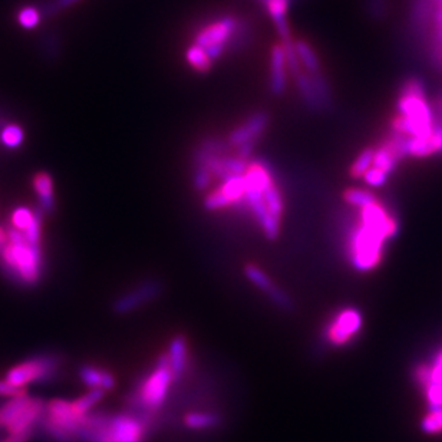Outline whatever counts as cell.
<instances>
[{
    "label": "cell",
    "instance_id": "e0dca14e",
    "mask_svg": "<svg viewBox=\"0 0 442 442\" xmlns=\"http://www.w3.org/2000/svg\"><path fill=\"white\" fill-rule=\"evenodd\" d=\"M79 376L83 384L91 389H102L106 392L115 387L113 375L94 365H83L79 369Z\"/></svg>",
    "mask_w": 442,
    "mask_h": 442
},
{
    "label": "cell",
    "instance_id": "ab89813d",
    "mask_svg": "<svg viewBox=\"0 0 442 442\" xmlns=\"http://www.w3.org/2000/svg\"><path fill=\"white\" fill-rule=\"evenodd\" d=\"M388 177H389V174H387L385 171H382V170H379L376 167H371L364 174L362 179L366 183V186H369V187H380V186H384L387 183Z\"/></svg>",
    "mask_w": 442,
    "mask_h": 442
},
{
    "label": "cell",
    "instance_id": "7dc6e473",
    "mask_svg": "<svg viewBox=\"0 0 442 442\" xmlns=\"http://www.w3.org/2000/svg\"><path fill=\"white\" fill-rule=\"evenodd\" d=\"M34 431H26V432H20V434H12L9 438H6L2 442H27L31 439Z\"/></svg>",
    "mask_w": 442,
    "mask_h": 442
},
{
    "label": "cell",
    "instance_id": "ac0fdd59",
    "mask_svg": "<svg viewBox=\"0 0 442 442\" xmlns=\"http://www.w3.org/2000/svg\"><path fill=\"white\" fill-rule=\"evenodd\" d=\"M167 358H168L174 379L181 378L187 369V358H188L187 340L184 336L179 335L170 342V349L167 353Z\"/></svg>",
    "mask_w": 442,
    "mask_h": 442
},
{
    "label": "cell",
    "instance_id": "603a6c76",
    "mask_svg": "<svg viewBox=\"0 0 442 442\" xmlns=\"http://www.w3.org/2000/svg\"><path fill=\"white\" fill-rule=\"evenodd\" d=\"M294 82H296L299 94L302 95V99L308 108H310L315 112L325 111V108H323V105L317 97V92H316L315 86L312 83V79L306 71H302L301 74L294 76Z\"/></svg>",
    "mask_w": 442,
    "mask_h": 442
},
{
    "label": "cell",
    "instance_id": "4fadbf2b",
    "mask_svg": "<svg viewBox=\"0 0 442 442\" xmlns=\"http://www.w3.org/2000/svg\"><path fill=\"white\" fill-rule=\"evenodd\" d=\"M269 123H270V116L268 112H264V111L254 112L242 125H239L228 135L227 141L233 149H235V146H239L247 141L258 139L263 135V132L268 130Z\"/></svg>",
    "mask_w": 442,
    "mask_h": 442
},
{
    "label": "cell",
    "instance_id": "6da1fadb",
    "mask_svg": "<svg viewBox=\"0 0 442 442\" xmlns=\"http://www.w3.org/2000/svg\"><path fill=\"white\" fill-rule=\"evenodd\" d=\"M398 113L392 118L391 130L406 138L427 137L434 132V112L428 104L421 79L408 78L399 91Z\"/></svg>",
    "mask_w": 442,
    "mask_h": 442
},
{
    "label": "cell",
    "instance_id": "ba28073f",
    "mask_svg": "<svg viewBox=\"0 0 442 442\" xmlns=\"http://www.w3.org/2000/svg\"><path fill=\"white\" fill-rule=\"evenodd\" d=\"M240 23L242 19L231 15L213 20L200 29L194 38V43L205 50L212 62H216L226 50H228L231 41L239 31Z\"/></svg>",
    "mask_w": 442,
    "mask_h": 442
},
{
    "label": "cell",
    "instance_id": "5b68a950",
    "mask_svg": "<svg viewBox=\"0 0 442 442\" xmlns=\"http://www.w3.org/2000/svg\"><path fill=\"white\" fill-rule=\"evenodd\" d=\"M2 264L25 284H36L41 277L42 253L39 246L22 240H8L0 249Z\"/></svg>",
    "mask_w": 442,
    "mask_h": 442
},
{
    "label": "cell",
    "instance_id": "bcb514c9",
    "mask_svg": "<svg viewBox=\"0 0 442 442\" xmlns=\"http://www.w3.org/2000/svg\"><path fill=\"white\" fill-rule=\"evenodd\" d=\"M258 139H251V141H247L239 146H235V157H239L242 160H249L256 149V144H257Z\"/></svg>",
    "mask_w": 442,
    "mask_h": 442
},
{
    "label": "cell",
    "instance_id": "7bdbcfd3",
    "mask_svg": "<svg viewBox=\"0 0 442 442\" xmlns=\"http://www.w3.org/2000/svg\"><path fill=\"white\" fill-rule=\"evenodd\" d=\"M414 375H415V380L418 382V385L425 388L431 384V372H429V365L428 364H420L417 365L415 371H414Z\"/></svg>",
    "mask_w": 442,
    "mask_h": 442
},
{
    "label": "cell",
    "instance_id": "9a60e30c",
    "mask_svg": "<svg viewBox=\"0 0 442 442\" xmlns=\"http://www.w3.org/2000/svg\"><path fill=\"white\" fill-rule=\"evenodd\" d=\"M287 86V64L282 43H276L270 53V91L282 95Z\"/></svg>",
    "mask_w": 442,
    "mask_h": 442
},
{
    "label": "cell",
    "instance_id": "52a82bcc",
    "mask_svg": "<svg viewBox=\"0 0 442 442\" xmlns=\"http://www.w3.org/2000/svg\"><path fill=\"white\" fill-rule=\"evenodd\" d=\"M45 410L43 401L26 395L11 398L0 406V428H6L12 434L34 431Z\"/></svg>",
    "mask_w": 442,
    "mask_h": 442
},
{
    "label": "cell",
    "instance_id": "7402d4cb",
    "mask_svg": "<svg viewBox=\"0 0 442 442\" xmlns=\"http://www.w3.org/2000/svg\"><path fill=\"white\" fill-rule=\"evenodd\" d=\"M233 146L227 139H221L217 137H207L200 141L194 151L193 160H205L213 156H228V151Z\"/></svg>",
    "mask_w": 442,
    "mask_h": 442
},
{
    "label": "cell",
    "instance_id": "f6af8a7d",
    "mask_svg": "<svg viewBox=\"0 0 442 442\" xmlns=\"http://www.w3.org/2000/svg\"><path fill=\"white\" fill-rule=\"evenodd\" d=\"M366 5L369 13L376 19H380L387 12V0H366Z\"/></svg>",
    "mask_w": 442,
    "mask_h": 442
},
{
    "label": "cell",
    "instance_id": "ee69618b",
    "mask_svg": "<svg viewBox=\"0 0 442 442\" xmlns=\"http://www.w3.org/2000/svg\"><path fill=\"white\" fill-rule=\"evenodd\" d=\"M26 395V388H18L13 387L4 379L0 380V396H9V398H16V396H23Z\"/></svg>",
    "mask_w": 442,
    "mask_h": 442
},
{
    "label": "cell",
    "instance_id": "4dcf8cb0",
    "mask_svg": "<svg viewBox=\"0 0 442 442\" xmlns=\"http://www.w3.org/2000/svg\"><path fill=\"white\" fill-rule=\"evenodd\" d=\"M105 396V391L102 389H91L86 395L78 398L74 401V405L76 406V409L82 414L88 415L91 412V409L99 403L102 401V398Z\"/></svg>",
    "mask_w": 442,
    "mask_h": 442
},
{
    "label": "cell",
    "instance_id": "74e56055",
    "mask_svg": "<svg viewBox=\"0 0 442 442\" xmlns=\"http://www.w3.org/2000/svg\"><path fill=\"white\" fill-rule=\"evenodd\" d=\"M204 209L209 210V212H217V210H223V209H227L230 207L231 201L219 190L210 193L207 197L204 198Z\"/></svg>",
    "mask_w": 442,
    "mask_h": 442
},
{
    "label": "cell",
    "instance_id": "60d3db41",
    "mask_svg": "<svg viewBox=\"0 0 442 442\" xmlns=\"http://www.w3.org/2000/svg\"><path fill=\"white\" fill-rule=\"evenodd\" d=\"M424 391L429 409L442 408V384H429Z\"/></svg>",
    "mask_w": 442,
    "mask_h": 442
},
{
    "label": "cell",
    "instance_id": "836d02e7",
    "mask_svg": "<svg viewBox=\"0 0 442 442\" xmlns=\"http://www.w3.org/2000/svg\"><path fill=\"white\" fill-rule=\"evenodd\" d=\"M35 216H36V212H32L29 207H18L16 210H13L11 216L12 227L25 233L35 220Z\"/></svg>",
    "mask_w": 442,
    "mask_h": 442
},
{
    "label": "cell",
    "instance_id": "277c9868",
    "mask_svg": "<svg viewBox=\"0 0 442 442\" xmlns=\"http://www.w3.org/2000/svg\"><path fill=\"white\" fill-rule=\"evenodd\" d=\"M88 415L76 409L74 401L53 399L45 405L42 418L50 438L57 442H72L75 438H81Z\"/></svg>",
    "mask_w": 442,
    "mask_h": 442
},
{
    "label": "cell",
    "instance_id": "83f0119b",
    "mask_svg": "<svg viewBox=\"0 0 442 442\" xmlns=\"http://www.w3.org/2000/svg\"><path fill=\"white\" fill-rule=\"evenodd\" d=\"M263 197H264V202H266L269 213L280 220L283 214V200H282V194L279 188L275 184L270 186L266 191L263 193Z\"/></svg>",
    "mask_w": 442,
    "mask_h": 442
},
{
    "label": "cell",
    "instance_id": "d6a6232c",
    "mask_svg": "<svg viewBox=\"0 0 442 442\" xmlns=\"http://www.w3.org/2000/svg\"><path fill=\"white\" fill-rule=\"evenodd\" d=\"M0 139H2L4 145L8 146V149H19V146L23 144L25 139V132L19 125H6L2 130V135H0Z\"/></svg>",
    "mask_w": 442,
    "mask_h": 442
},
{
    "label": "cell",
    "instance_id": "44dd1931",
    "mask_svg": "<svg viewBox=\"0 0 442 442\" xmlns=\"http://www.w3.org/2000/svg\"><path fill=\"white\" fill-rule=\"evenodd\" d=\"M34 188L39 197L41 207L43 212L55 210V195H53V181L49 172L41 171L34 177Z\"/></svg>",
    "mask_w": 442,
    "mask_h": 442
},
{
    "label": "cell",
    "instance_id": "c3c4849f",
    "mask_svg": "<svg viewBox=\"0 0 442 442\" xmlns=\"http://www.w3.org/2000/svg\"><path fill=\"white\" fill-rule=\"evenodd\" d=\"M8 242V234L5 233V230L0 227V249L5 246V243Z\"/></svg>",
    "mask_w": 442,
    "mask_h": 442
},
{
    "label": "cell",
    "instance_id": "b9f144b4",
    "mask_svg": "<svg viewBox=\"0 0 442 442\" xmlns=\"http://www.w3.org/2000/svg\"><path fill=\"white\" fill-rule=\"evenodd\" d=\"M428 365L431 372V384H442V346L436 352L432 362Z\"/></svg>",
    "mask_w": 442,
    "mask_h": 442
},
{
    "label": "cell",
    "instance_id": "30bf717a",
    "mask_svg": "<svg viewBox=\"0 0 442 442\" xmlns=\"http://www.w3.org/2000/svg\"><path fill=\"white\" fill-rule=\"evenodd\" d=\"M362 329V315L355 308L339 310L325 329L326 340L333 346H345Z\"/></svg>",
    "mask_w": 442,
    "mask_h": 442
},
{
    "label": "cell",
    "instance_id": "2e32d148",
    "mask_svg": "<svg viewBox=\"0 0 442 442\" xmlns=\"http://www.w3.org/2000/svg\"><path fill=\"white\" fill-rule=\"evenodd\" d=\"M405 150H406V156L414 157V158H424L435 153H441V137H439L438 128L435 127L434 132L427 137L406 138Z\"/></svg>",
    "mask_w": 442,
    "mask_h": 442
},
{
    "label": "cell",
    "instance_id": "8fae6325",
    "mask_svg": "<svg viewBox=\"0 0 442 442\" xmlns=\"http://www.w3.org/2000/svg\"><path fill=\"white\" fill-rule=\"evenodd\" d=\"M163 293V283L156 279L145 280L130 291L121 294L112 303V312L115 315H128L134 310H138L144 305L153 302Z\"/></svg>",
    "mask_w": 442,
    "mask_h": 442
},
{
    "label": "cell",
    "instance_id": "8992f818",
    "mask_svg": "<svg viewBox=\"0 0 442 442\" xmlns=\"http://www.w3.org/2000/svg\"><path fill=\"white\" fill-rule=\"evenodd\" d=\"M174 375L167 355H161L154 369L146 375L134 394V403L146 412H154L164 403Z\"/></svg>",
    "mask_w": 442,
    "mask_h": 442
},
{
    "label": "cell",
    "instance_id": "f1b7e54d",
    "mask_svg": "<svg viewBox=\"0 0 442 442\" xmlns=\"http://www.w3.org/2000/svg\"><path fill=\"white\" fill-rule=\"evenodd\" d=\"M219 418L213 414H204V412H193L186 417V425L191 429H207L217 425Z\"/></svg>",
    "mask_w": 442,
    "mask_h": 442
},
{
    "label": "cell",
    "instance_id": "8d00e7d4",
    "mask_svg": "<svg viewBox=\"0 0 442 442\" xmlns=\"http://www.w3.org/2000/svg\"><path fill=\"white\" fill-rule=\"evenodd\" d=\"M41 50L48 59H55L59 56V50H61V41L59 36L53 32H48L41 39Z\"/></svg>",
    "mask_w": 442,
    "mask_h": 442
},
{
    "label": "cell",
    "instance_id": "7c38bea8",
    "mask_svg": "<svg viewBox=\"0 0 442 442\" xmlns=\"http://www.w3.org/2000/svg\"><path fill=\"white\" fill-rule=\"evenodd\" d=\"M244 275L257 289H260L264 294H268L269 299L276 306H279L283 310H293V301L289 294L284 290H282L280 287H277L272 282V279L266 273H264L258 266H256V264H251V263L246 264Z\"/></svg>",
    "mask_w": 442,
    "mask_h": 442
},
{
    "label": "cell",
    "instance_id": "5bb4252c",
    "mask_svg": "<svg viewBox=\"0 0 442 442\" xmlns=\"http://www.w3.org/2000/svg\"><path fill=\"white\" fill-rule=\"evenodd\" d=\"M193 161H200L207 165L210 172L216 179H220L221 181L230 179V177H237V175H244L249 163L247 160H242L239 157H231V156H213L205 160H193Z\"/></svg>",
    "mask_w": 442,
    "mask_h": 442
},
{
    "label": "cell",
    "instance_id": "cb8c5ba5",
    "mask_svg": "<svg viewBox=\"0 0 442 442\" xmlns=\"http://www.w3.org/2000/svg\"><path fill=\"white\" fill-rule=\"evenodd\" d=\"M294 49H296V53L299 56V61L302 64V68H305V71L308 74L322 72L319 57H317L316 52L312 49V46L308 42L296 41V42H294Z\"/></svg>",
    "mask_w": 442,
    "mask_h": 442
},
{
    "label": "cell",
    "instance_id": "681fc988",
    "mask_svg": "<svg viewBox=\"0 0 442 442\" xmlns=\"http://www.w3.org/2000/svg\"><path fill=\"white\" fill-rule=\"evenodd\" d=\"M438 112H439V115H441V118H442V97L439 98V102H438ZM442 127V125H441Z\"/></svg>",
    "mask_w": 442,
    "mask_h": 442
},
{
    "label": "cell",
    "instance_id": "3957f363",
    "mask_svg": "<svg viewBox=\"0 0 442 442\" xmlns=\"http://www.w3.org/2000/svg\"><path fill=\"white\" fill-rule=\"evenodd\" d=\"M389 239L380 230L358 220L347 237V254L358 272L376 269L384 256V246Z\"/></svg>",
    "mask_w": 442,
    "mask_h": 442
},
{
    "label": "cell",
    "instance_id": "1f68e13d",
    "mask_svg": "<svg viewBox=\"0 0 442 442\" xmlns=\"http://www.w3.org/2000/svg\"><path fill=\"white\" fill-rule=\"evenodd\" d=\"M212 179H213V174L210 172L207 165L200 161H194V175H193L194 188L198 191L207 190L212 184Z\"/></svg>",
    "mask_w": 442,
    "mask_h": 442
},
{
    "label": "cell",
    "instance_id": "f546056e",
    "mask_svg": "<svg viewBox=\"0 0 442 442\" xmlns=\"http://www.w3.org/2000/svg\"><path fill=\"white\" fill-rule=\"evenodd\" d=\"M343 200H345L347 204L353 205V207L361 209V207H364V205H366V204L375 201L376 197H375L371 191H368V190H362V188H349V190H346V191L343 193Z\"/></svg>",
    "mask_w": 442,
    "mask_h": 442
},
{
    "label": "cell",
    "instance_id": "e575fe53",
    "mask_svg": "<svg viewBox=\"0 0 442 442\" xmlns=\"http://www.w3.org/2000/svg\"><path fill=\"white\" fill-rule=\"evenodd\" d=\"M42 19V13L39 8L26 6L18 13V22L23 29H35Z\"/></svg>",
    "mask_w": 442,
    "mask_h": 442
},
{
    "label": "cell",
    "instance_id": "7a4b0ae2",
    "mask_svg": "<svg viewBox=\"0 0 442 442\" xmlns=\"http://www.w3.org/2000/svg\"><path fill=\"white\" fill-rule=\"evenodd\" d=\"M145 424L131 415H88L81 438L90 442H142Z\"/></svg>",
    "mask_w": 442,
    "mask_h": 442
},
{
    "label": "cell",
    "instance_id": "d6986e66",
    "mask_svg": "<svg viewBox=\"0 0 442 442\" xmlns=\"http://www.w3.org/2000/svg\"><path fill=\"white\" fill-rule=\"evenodd\" d=\"M266 9L268 15L275 23L276 32L279 36H286L290 34V26L287 22V13L290 9L291 0H258Z\"/></svg>",
    "mask_w": 442,
    "mask_h": 442
},
{
    "label": "cell",
    "instance_id": "ffe728a7",
    "mask_svg": "<svg viewBox=\"0 0 442 442\" xmlns=\"http://www.w3.org/2000/svg\"><path fill=\"white\" fill-rule=\"evenodd\" d=\"M424 32H431L435 56L442 65V0H431V15Z\"/></svg>",
    "mask_w": 442,
    "mask_h": 442
},
{
    "label": "cell",
    "instance_id": "d590c367",
    "mask_svg": "<svg viewBox=\"0 0 442 442\" xmlns=\"http://www.w3.org/2000/svg\"><path fill=\"white\" fill-rule=\"evenodd\" d=\"M421 429L425 434H441L442 432V408L431 409L429 414L421 422Z\"/></svg>",
    "mask_w": 442,
    "mask_h": 442
},
{
    "label": "cell",
    "instance_id": "4316f807",
    "mask_svg": "<svg viewBox=\"0 0 442 442\" xmlns=\"http://www.w3.org/2000/svg\"><path fill=\"white\" fill-rule=\"evenodd\" d=\"M375 149H365L359 153V156L352 163L349 168V174L352 179H362L364 174L372 167Z\"/></svg>",
    "mask_w": 442,
    "mask_h": 442
},
{
    "label": "cell",
    "instance_id": "9c48e42d",
    "mask_svg": "<svg viewBox=\"0 0 442 442\" xmlns=\"http://www.w3.org/2000/svg\"><path fill=\"white\" fill-rule=\"evenodd\" d=\"M61 365V359L53 355H41L32 359H27L15 368H12L5 380L8 384L25 388L27 384L32 382H45L55 376V373Z\"/></svg>",
    "mask_w": 442,
    "mask_h": 442
},
{
    "label": "cell",
    "instance_id": "d4e9b609",
    "mask_svg": "<svg viewBox=\"0 0 442 442\" xmlns=\"http://www.w3.org/2000/svg\"><path fill=\"white\" fill-rule=\"evenodd\" d=\"M220 191L231 201V204H239L243 202L244 191H246V180L244 175H237V177H230V179L224 180Z\"/></svg>",
    "mask_w": 442,
    "mask_h": 442
},
{
    "label": "cell",
    "instance_id": "f35d334b",
    "mask_svg": "<svg viewBox=\"0 0 442 442\" xmlns=\"http://www.w3.org/2000/svg\"><path fill=\"white\" fill-rule=\"evenodd\" d=\"M78 2H81V0H49V2H45L39 6V11L42 16H53L59 12L74 6Z\"/></svg>",
    "mask_w": 442,
    "mask_h": 442
},
{
    "label": "cell",
    "instance_id": "484cf974",
    "mask_svg": "<svg viewBox=\"0 0 442 442\" xmlns=\"http://www.w3.org/2000/svg\"><path fill=\"white\" fill-rule=\"evenodd\" d=\"M186 59L188 65L197 71V72H201V74H205L209 72L212 69V59L207 56V53H205V50L198 46V45H191L187 52H186Z\"/></svg>",
    "mask_w": 442,
    "mask_h": 442
},
{
    "label": "cell",
    "instance_id": "f907efd6",
    "mask_svg": "<svg viewBox=\"0 0 442 442\" xmlns=\"http://www.w3.org/2000/svg\"><path fill=\"white\" fill-rule=\"evenodd\" d=\"M438 128V132H439V137H441V153H442V127H436Z\"/></svg>",
    "mask_w": 442,
    "mask_h": 442
}]
</instances>
